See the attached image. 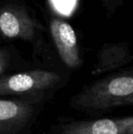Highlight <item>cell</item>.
Wrapping results in <instances>:
<instances>
[{"label": "cell", "mask_w": 133, "mask_h": 134, "mask_svg": "<svg viewBox=\"0 0 133 134\" xmlns=\"http://www.w3.org/2000/svg\"><path fill=\"white\" fill-rule=\"evenodd\" d=\"M118 1H120V0H118Z\"/></svg>", "instance_id": "obj_9"}, {"label": "cell", "mask_w": 133, "mask_h": 134, "mask_svg": "<svg viewBox=\"0 0 133 134\" xmlns=\"http://www.w3.org/2000/svg\"><path fill=\"white\" fill-rule=\"evenodd\" d=\"M44 27L18 4L8 3L0 7V36L7 39L32 41L37 31Z\"/></svg>", "instance_id": "obj_5"}, {"label": "cell", "mask_w": 133, "mask_h": 134, "mask_svg": "<svg viewBox=\"0 0 133 134\" xmlns=\"http://www.w3.org/2000/svg\"><path fill=\"white\" fill-rule=\"evenodd\" d=\"M133 59L127 43H109L101 47L97 54V59L91 75H98L117 70L126 66Z\"/></svg>", "instance_id": "obj_7"}, {"label": "cell", "mask_w": 133, "mask_h": 134, "mask_svg": "<svg viewBox=\"0 0 133 134\" xmlns=\"http://www.w3.org/2000/svg\"><path fill=\"white\" fill-rule=\"evenodd\" d=\"M65 84L60 74L34 69L0 77V96H37L51 99Z\"/></svg>", "instance_id": "obj_3"}, {"label": "cell", "mask_w": 133, "mask_h": 134, "mask_svg": "<svg viewBox=\"0 0 133 134\" xmlns=\"http://www.w3.org/2000/svg\"><path fill=\"white\" fill-rule=\"evenodd\" d=\"M11 64V55L8 50L0 47V77L4 76Z\"/></svg>", "instance_id": "obj_8"}, {"label": "cell", "mask_w": 133, "mask_h": 134, "mask_svg": "<svg viewBox=\"0 0 133 134\" xmlns=\"http://www.w3.org/2000/svg\"><path fill=\"white\" fill-rule=\"evenodd\" d=\"M48 134H133V116L121 118H59L50 125Z\"/></svg>", "instance_id": "obj_4"}, {"label": "cell", "mask_w": 133, "mask_h": 134, "mask_svg": "<svg viewBox=\"0 0 133 134\" xmlns=\"http://www.w3.org/2000/svg\"><path fill=\"white\" fill-rule=\"evenodd\" d=\"M48 100L37 96L0 98V134H31Z\"/></svg>", "instance_id": "obj_2"}, {"label": "cell", "mask_w": 133, "mask_h": 134, "mask_svg": "<svg viewBox=\"0 0 133 134\" xmlns=\"http://www.w3.org/2000/svg\"><path fill=\"white\" fill-rule=\"evenodd\" d=\"M50 33L63 63L68 69H78L82 65V59L74 28L66 21L52 18Z\"/></svg>", "instance_id": "obj_6"}, {"label": "cell", "mask_w": 133, "mask_h": 134, "mask_svg": "<svg viewBox=\"0 0 133 134\" xmlns=\"http://www.w3.org/2000/svg\"><path fill=\"white\" fill-rule=\"evenodd\" d=\"M68 107L87 114L133 106V69L109 74L84 86L69 98Z\"/></svg>", "instance_id": "obj_1"}]
</instances>
